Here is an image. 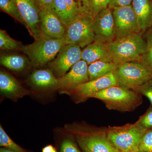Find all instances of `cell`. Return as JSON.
Listing matches in <instances>:
<instances>
[{
  "label": "cell",
  "mask_w": 152,
  "mask_h": 152,
  "mask_svg": "<svg viewBox=\"0 0 152 152\" xmlns=\"http://www.w3.org/2000/svg\"><path fill=\"white\" fill-rule=\"evenodd\" d=\"M26 27L34 40L44 36L41 29L40 9L35 0H15Z\"/></svg>",
  "instance_id": "11"
},
{
  "label": "cell",
  "mask_w": 152,
  "mask_h": 152,
  "mask_svg": "<svg viewBox=\"0 0 152 152\" xmlns=\"http://www.w3.org/2000/svg\"><path fill=\"white\" fill-rule=\"evenodd\" d=\"M132 89L148 98L152 105V78Z\"/></svg>",
  "instance_id": "28"
},
{
  "label": "cell",
  "mask_w": 152,
  "mask_h": 152,
  "mask_svg": "<svg viewBox=\"0 0 152 152\" xmlns=\"http://www.w3.org/2000/svg\"><path fill=\"white\" fill-rule=\"evenodd\" d=\"M82 60L89 65L98 61H112L107 44L95 39L82 50Z\"/></svg>",
  "instance_id": "17"
},
{
  "label": "cell",
  "mask_w": 152,
  "mask_h": 152,
  "mask_svg": "<svg viewBox=\"0 0 152 152\" xmlns=\"http://www.w3.org/2000/svg\"><path fill=\"white\" fill-rule=\"evenodd\" d=\"M111 0H90L88 11L95 17L101 11L107 8Z\"/></svg>",
  "instance_id": "26"
},
{
  "label": "cell",
  "mask_w": 152,
  "mask_h": 152,
  "mask_svg": "<svg viewBox=\"0 0 152 152\" xmlns=\"http://www.w3.org/2000/svg\"></svg>",
  "instance_id": "37"
},
{
  "label": "cell",
  "mask_w": 152,
  "mask_h": 152,
  "mask_svg": "<svg viewBox=\"0 0 152 152\" xmlns=\"http://www.w3.org/2000/svg\"><path fill=\"white\" fill-rule=\"evenodd\" d=\"M52 10L66 27L85 12L75 0H54Z\"/></svg>",
  "instance_id": "16"
},
{
  "label": "cell",
  "mask_w": 152,
  "mask_h": 152,
  "mask_svg": "<svg viewBox=\"0 0 152 152\" xmlns=\"http://www.w3.org/2000/svg\"><path fill=\"white\" fill-rule=\"evenodd\" d=\"M139 151L152 152V129L147 131L142 137Z\"/></svg>",
  "instance_id": "27"
},
{
  "label": "cell",
  "mask_w": 152,
  "mask_h": 152,
  "mask_svg": "<svg viewBox=\"0 0 152 152\" xmlns=\"http://www.w3.org/2000/svg\"><path fill=\"white\" fill-rule=\"evenodd\" d=\"M30 81L33 86L39 88L58 89V78L49 69L35 71L30 76Z\"/></svg>",
  "instance_id": "19"
},
{
  "label": "cell",
  "mask_w": 152,
  "mask_h": 152,
  "mask_svg": "<svg viewBox=\"0 0 152 152\" xmlns=\"http://www.w3.org/2000/svg\"><path fill=\"white\" fill-rule=\"evenodd\" d=\"M66 132L73 135L83 152H119L109 140L103 129L72 123L65 125Z\"/></svg>",
  "instance_id": "1"
},
{
  "label": "cell",
  "mask_w": 152,
  "mask_h": 152,
  "mask_svg": "<svg viewBox=\"0 0 152 152\" xmlns=\"http://www.w3.org/2000/svg\"><path fill=\"white\" fill-rule=\"evenodd\" d=\"M65 45L64 39L44 36L35 40L33 43L23 45L21 51L26 55L31 65L41 68L52 61Z\"/></svg>",
  "instance_id": "4"
},
{
  "label": "cell",
  "mask_w": 152,
  "mask_h": 152,
  "mask_svg": "<svg viewBox=\"0 0 152 152\" xmlns=\"http://www.w3.org/2000/svg\"><path fill=\"white\" fill-rule=\"evenodd\" d=\"M0 152H16L14 151H12V150H11L10 149H9L6 148H1V149H0Z\"/></svg>",
  "instance_id": "35"
},
{
  "label": "cell",
  "mask_w": 152,
  "mask_h": 152,
  "mask_svg": "<svg viewBox=\"0 0 152 152\" xmlns=\"http://www.w3.org/2000/svg\"><path fill=\"white\" fill-rule=\"evenodd\" d=\"M39 9H50L53 8L54 0H35Z\"/></svg>",
  "instance_id": "32"
},
{
  "label": "cell",
  "mask_w": 152,
  "mask_h": 152,
  "mask_svg": "<svg viewBox=\"0 0 152 152\" xmlns=\"http://www.w3.org/2000/svg\"></svg>",
  "instance_id": "38"
},
{
  "label": "cell",
  "mask_w": 152,
  "mask_h": 152,
  "mask_svg": "<svg viewBox=\"0 0 152 152\" xmlns=\"http://www.w3.org/2000/svg\"><path fill=\"white\" fill-rule=\"evenodd\" d=\"M116 38L142 32L132 5L113 10Z\"/></svg>",
  "instance_id": "9"
},
{
  "label": "cell",
  "mask_w": 152,
  "mask_h": 152,
  "mask_svg": "<svg viewBox=\"0 0 152 152\" xmlns=\"http://www.w3.org/2000/svg\"><path fill=\"white\" fill-rule=\"evenodd\" d=\"M0 91L3 96L15 101L29 94L10 74L2 70L0 72Z\"/></svg>",
  "instance_id": "15"
},
{
  "label": "cell",
  "mask_w": 152,
  "mask_h": 152,
  "mask_svg": "<svg viewBox=\"0 0 152 152\" xmlns=\"http://www.w3.org/2000/svg\"><path fill=\"white\" fill-rule=\"evenodd\" d=\"M81 60V48L76 45L67 44L61 49L56 58L49 63V69L56 77L59 78Z\"/></svg>",
  "instance_id": "8"
},
{
  "label": "cell",
  "mask_w": 152,
  "mask_h": 152,
  "mask_svg": "<svg viewBox=\"0 0 152 152\" xmlns=\"http://www.w3.org/2000/svg\"><path fill=\"white\" fill-rule=\"evenodd\" d=\"M0 146L16 152H26L11 139L1 125L0 126Z\"/></svg>",
  "instance_id": "25"
},
{
  "label": "cell",
  "mask_w": 152,
  "mask_h": 152,
  "mask_svg": "<svg viewBox=\"0 0 152 152\" xmlns=\"http://www.w3.org/2000/svg\"><path fill=\"white\" fill-rule=\"evenodd\" d=\"M103 102L107 109L119 112H132L142 103V95L132 89L115 86L94 95Z\"/></svg>",
  "instance_id": "3"
},
{
  "label": "cell",
  "mask_w": 152,
  "mask_h": 152,
  "mask_svg": "<svg viewBox=\"0 0 152 152\" xmlns=\"http://www.w3.org/2000/svg\"><path fill=\"white\" fill-rule=\"evenodd\" d=\"M132 5L141 31L145 33L152 27V0H133Z\"/></svg>",
  "instance_id": "18"
},
{
  "label": "cell",
  "mask_w": 152,
  "mask_h": 152,
  "mask_svg": "<svg viewBox=\"0 0 152 152\" xmlns=\"http://www.w3.org/2000/svg\"><path fill=\"white\" fill-rule=\"evenodd\" d=\"M24 45L14 39L5 31L0 30V49L2 50H21Z\"/></svg>",
  "instance_id": "24"
},
{
  "label": "cell",
  "mask_w": 152,
  "mask_h": 152,
  "mask_svg": "<svg viewBox=\"0 0 152 152\" xmlns=\"http://www.w3.org/2000/svg\"><path fill=\"white\" fill-rule=\"evenodd\" d=\"M40 20L44 35L51 39H64L66 26L52 9H40Z\"/></svg>",
  "instance_id": "14"
},
{
  "label": "cell",
  "mask_w": 152,
  "mask_h": 152,
  "mask_svg": "<svg viewBox=\"0 0 152 152\" xmlns=\"http://www.w3.org/2000/svg\"><path fill=\"white\" fill-rule=\"evenodd\" d=\"M88 65L84 60L79 61L74 65L69 71L58 78V88L63 94H66L79 85L89 81Z\"/></svg>",
  "instance_id": "13"
},
{
  "label": "cell",
  "mask_w": 152,
  "mask_h": 152,
  "mask_svg": "<svg viewBox=\"0 0 152 152\" xmlns=\"http://www.w3.org/2000/svg\"><path fill=\"white\" fill-rule=\"evenodd\" d=\"M93 28L95 39L108 44L116 38L113 10L107 8L100 12L94 18Z\"/></svg>",
  "instance_id": "12"
},
{
  "label": "cell",
  "mask_w": 152,
  "mask_h": 152,
  "mask_svg": "<svg viewBox=\"0 0 152 152\" xmlns=\"http://www.w3.org/2000/svg\"><path fill=\"white\" fill-rule=\"evenodd\" d=\"M133 0H111L108 7L113 10L115 8L131 5Z\"/></svg>",
  "instance_id": "31"
},
{
  "label": "cell",
  "mask_w": 152,
  "mask_h": 152,
  "mask_svg": "<svg viewBox=\"0 0 152 152\" xmlns=\"http://www.w3.org/2000/svg\"><path fill=\"white\" fill-rule=\"evenodd\" d=\"M144 34V37L147 42V49L140 62L152 76V27Z\"/></svg>",
  "instance_id": "22"
},
{
  "label": "cell",
  "mask_w": 152,
  "mask_h": 152,
  "mask_svg": "<svg viewBox=\"0 0 152 152\" xmlns=\"http://www.w3.org/2000/svg\"><path fill=\"white\" fill-rule=\"evenodd\" d=\"M115 86H118L116 80L113 73H111L79 85L66 94L72 96L77 102H83L101 91Z\"/></svg>",
  "instance_id": "10"
},
{
  "label": "cell",
  "mask_w": 152,
  "mask_h": 152,
  "mask_svg": "<svg viewBox=\"0 0 152 152\" xmlns=\"http://www.w3.org/2000/svg\"><path fill=\"white\" fill-rule=\"evenodd\" d=\"M42 152H57L56 150L51 145H49L42 149Z\"/></svg>",
  "instance_id": "34"
},
{
  "label": "cell",
  "mask_w": 152,
  "mask_h": 152,
  "mask_svg": "<svg viewBox=\"0 0 152 152\" xmlns=\"http://www.w3.org/2000/svg\"><path fill=\"white\" fill-rule=\"evenodd\" d=\"M147 131L137 122L121 126L109 127L107 134L109 140L120 152H138L142 137Z\"/></svg>",
  "instance_id": "5"
},
{
  "label": "cell",
  "mask_w": 152,
  "mask_h": 152,
  "mask_svg": "<svg viewBox=\"0 0 152 152\" xmlns=\"http://www.w3.org/2000/svg\"><path fill=\"white\" fill-rule=\"evenodd\" d=\"M81 8L85 11H88L90 0H75Z\"/></svg>",
  "instance_id": "33"
},
{
  "label": "cell",
  "mask_w": 152,
  "mask_h": 152,
  "mask_svg": "<svg viewBox=\"0 0 152 152\" xmlns=\"http://www.w3.org/2000/svg\"><path fill=\"white\" fill-rule=\"evenodd\" d=\"M140 152V151H139V152Z\"/></svg>",
  "instance_id": "36"
},
{
  "label": "cell",
  "mask_w": 152,
  "mask_h": 152,
  "mask_svg": "<svg viewBox=\"0 0 152 152\" xmlns=\"http://www.w3.org/2000/svg\"><path fill=\"white\" fill-rule=\"evenodd\" d=\"M94 18L89 11H85L68 25L64 39L66 45L72 44L84 48L94 41Z\"/></svg>",
  "instance_id": "6"
},
{
  "label": "cell",
  "mask_w": 152,
  "mask_h": 152,
  "mask_svg": "<svg viewBox=\"0 0 152 152\" xmlns=\"http://www.w3.org/2000/svg\"><path fill=\"white\" fill-rule=\"evenodd\" d=\"M137 122L145 129L148 130L152 129V105L150 106Z\"/></svg>",
  "instance_id": "29"
},
{
  "label": "cell",
  "mask_w": 152,
  "mask_h": 152,
  "mask_svg": "<svg viewBox=\"0 0 152 152\" xmlns=\"http://www.w3.org/2000/svg\"><path fill=\"white\" fill-rule=\"evenodd\" d=\"M61 152H81L71 139L66 138L61 144Z\"/></svg>",
  "instance_id": "30"
},
{
  "label": "cell",
  "mask_w": 152,
  "mask_h": 152,
  "mask_svg": "<svg viewBox=\"0 0 152 152\" xmlns=\"http://www.w3.org/2000/svg\"><path fill=\"white\" fill-rule=\"evenodd\" d=\"M0 8L26 27V23L20 13L15 0H0Z\"/></svg>",
  "instance_id": "23"
},
{
  "label": "cell",
  "mask_w": 152,
  "mask_h": 152,
  "mask_svg": "<svg viewBox=\"0 0 152 152\" xmlns=\"http://www.w3.org/2000/svg\"><path fill=\"white\" fill-rule=\"evenodd\" d=\"M1 65L15 72L24 70L31 65L28 57L18 54H5L0 57Z\"/></svg>",
  "instance_id": "20"
},
{
  "label": "cell",
  "mask_w": 152,
  "mask_h": 152,
  "mask_svg": "<svg viewBox=\"0 0 152 152\" xmlns=\"http://www.w3.org/2000/svg\"><path fill=\"white\" fill-rule=\"evenodd\" d=\"M118 65L112 61H98L88 65L89 81L100 78L111 73H113Z\"/></svg>",
  "instance_id": "21"
},
{
  "label": "cell",
  "mask_w": 152,
  "mask_h": 152,
  "mask_svg": "<svg viewBox=\"0 0 152 152\" xmlns=\"http://www.w3.org/2000/svg\"><path fill=\"white\" fill-rule=\"evenodd\" d=\"M113 74L118 86L132 89L152 78V76L140 62H130L118 65Z\"/></svg>",
  "instance_id": "7"
},
{
  "label": "cell",
  "mask_w": 152,
  "mask_h": 152,
  "mask_svg": "<svg viewBox=\"0 0 152 152\" xmlns=\"http://www.w3.org/2000/svg\"><path fill=\"white\" fill-rule=\"evenodd\" d=\"M143 34L140 32L116 38L107 44L112 61L118 65L130 62H140L147 49Z\"/></svg>",
  "instance_id": "2"
}]
</instances>
